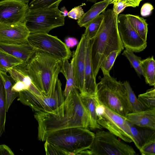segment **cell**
Returning a JSON list of instances; mask_svg holds the SVG:
<instances>
[{"label": "cell", "instance_id": "obj_1", "mask_svg": "<svg viewBox=\"0 0 155 155\" xmlns=\"http://www.w3.org/2000/svg\"><path fill=\"white\" fill-rule=\"evenodd\" d=\"M34 116L38 123V139L42 141L55 131L71 127H89V115L76 88L56 109L49 112H35Z\"/></svg>", "mask_w": 155, "mask_h": 155}, {"label": "cell", "instance_id": "obj_2", "mask_svg": "<svg viewBox=\"0 0 155 155\" xmlns=\"http://www.w3.org/2000/svg\"><path fill=\"white\" fill-rule=\"evenodd\" d=\"M102 13L103 19L98 31L95 37L89 40L92 65L95 78L104 59L112 51H122L124 49L117 28L118 15L111 9L105 10Z\"/></svg>", "mask_w": 155, "mask_h": 155}, {"label": "cell", "instance_id": "obj_3", "mask_svg": "<svg viewBox=\"0 0 155 155\" xmlns=\"http://www.w3.org/2000/svg\"><path fill=\"white\" fill-rule=\"evenodd\" d=\"M62 61L37 50L27 65L28 74L35 87L47 95L55 83Z\"/></svg>", "mask_w": 155, "mask_h": 155}, {"label": "cell", "instance_id": "obj_4", "mask_svg": "<svg viewBox=\"0 0 155 155\" xmlns=\"http://www.w3.org/2000/svg\"><path fill=\"white\" fill-rule=\"evenodd\" d=\"M100 79L96 94L99 103L125 118L130 111L123 83L110 75Z\"/></svg>", "mask_w": 155, "mask_h": 155}, {"label": "cell", "instance_id": "obj_5", "mask_svg": "<svg viewBox=\"0 0 155 155\" xmlns=\"http://www.w3.org/2000/svg\"><path fill=\"white\" fill-rule=\"evenodd\" d=\"M94 135V133L87 128L71 127L49 134L45 141L68 152L70 155H78L90 147Z\"/></svg>", "mask_w": 155, "mask_h": 155}, {"label": "cell", "instance_id": "obj_6", "mask_svg": "<svg viewBox=\"0 0 155 155\" xmlns=\"http://www.w3.org/2000/svg\"><path fill=\"white\" fill-rule=\"evenodd\" d=\"M64 97L61 84L58 78L48 95H37L25 90L19 92L17 100L23 105L28 106L33 111L49 112L61 105Z\"/></svg>", "mask_w": 155, "mask_h": 155}, {"label": "cell", "instance_id": "obj_7", "mask_svg": "<svg viewBox=\"0 0 155 155\" xmlns=\"http://www.w3.org/2000/svg\"><path fill=\"white\" fill-rule=\"evenodd\" d=\"M65 17L58 7L29 10L25 20L30 33H46L63 26Z\"/></svg>", "mask_w": 155, "mask_h": 155}, {"label": "cell", "instance_id": "obj_8", "mask_svg": "<svg viewBox=\"0 0 155 155\" xmlns=\"http://www.w3.org/2000/svg\"><path fill=\"white\" fill-rule=\"evenodd\" d=\"M108 131L99 130L95 133L93 142L84 151L88 155H136L132 147L119 140Z\"/></svg>", "mask_w": 155, "mask_h": 155}, {"label": "cell", "instance_id": "obj_9", "mask_svg": "<svg viewBox=\"0 0 155 155\" xmlns=\"http://www.w3.org/2000/svg\"><path fill=\"white\" fill-rule=\"evenodd\" d=\"M97 123L102 128L125 142H134L130 127L125 118L100 104L97 108Z\"/></svg>", "mask_w": 155, "mask_h": 155}, {"label": "cell", "instance_id": "obj_10", "mask_svg": "<svg viewBox=\"0 0 155 155\" xmlns=\"http://www.w3.org/2000/svg\"><path fill=\"white\" fill-rule=\"evenodd\" d=\"M27 40L37 50L61 60H68L71 56L70 48L56 36L46 33H30Z\"/></svg>", "mask_w": 155, "mask_h": 155}, {"label": "cell", "instance_id": "obj_11", "mask_svg": "<svg viewBox=\"0 0 155 155\" xmlns=\"http://www.w3.org/2000/svg\"><path fill=\"white\" fill-rule=\"evenodd\" d=\"M117 26L120 38L126 49L139 52L146 48L147 41L142 39L135 30L126 14L118 15Z\"/></svg>", "mask_w": 155, "mask_h": 155}, {"label": "cell", "instance_id": "obj_12", "mask_svg": "<svg viewBox=\"0 0 155 155\" xmlns=\"http://www.w3.org/2000/svg\"><path fill=\"white\" fill-rule=\"evenodd\" d=\"M28 2L25 0L0 1V23L24 22L29 9Z\"/></svg>", "mask_w": 155, "mask_h": 155}, {"label": "cell", "instance_id": "obj_13", "mask_svg": "<svg viewBox=\"0 0 155 155\" xmlns=\"http://www.w3.org/2000/svg\"><path fill=\"white\" fill-rule=\"evenodd\" d=\"M89 39L83 34L73 52V70L76 89L81 94H84L85 58L87 45Z\"/></svg>", "mask_w": 155, "mask_h": 155}, {"label": "cell", "instance_id": "obj_14", "mask_svg": "<svg viewBox=\"0 0 155 155\" xmlns=\"http://www.w3.org/2000/svg\"><path fill=\"white\" fill-rule=\"evenodd\" d=\"M30 33L25 22L9 24L0 23V43L6 44L28 43Z\"/></svg>", "mask_w": 155, "mask_h": 155}, {"label": "cell", "instance_id": "obj_15", "mask_svg": "<svg viewBox=\"0 0 155 155\" xmlns=\"http://www.w3.org/2000/svg\"><path fill=\"white\" fill-rule=\"evenodd\" d=\"M0 50L21 60L27 65L33 57L37 49L28 43L6 44L0 43Z\"/></svg>", "mask_w": 155, "mask_h": 155}, {"label": "cell", "instance_id": "obj_16", "mask_svg": "<svg viewBox=\"0 0 155 155\" xmlns=\"http://www.w3.org/2000/svg\"><path fill=\"white\" fill-rule=\"evenodd\" d=\"M125 119L135 126L155 130V108L129 113Z\"/></svg>", "mask_w": 155, "mask_h": 155}, {"label": "cell", "instance_id": "obj_17", "mask_svg": "<svg viewBox=\"0 0 155 155\" xmlns=\"http://www.w3.org/2000/svg\"><path fill=\"white\" fill-rule=\"evenodd\" d=\"M97 83L93 73L89 46V39L87 45L84 77V90L82 95H96Z\"/></svg>", "mask_w": 155, "mask_h": 155}, {"label": "cell", "instance_id": "obj_18", "mask_svg": "<svg viewBox=\"0 0 155 155\" xmlns=\"http://www.w3.org/2000/svg\"><path fill=\"white\" fill-rule=\"evenodd\" d=\"M81 99L90 118L89 127L92 130L101 129L102 127L97 123V109L100 104L96 95L89 96L80 94Z\"/></svg>", "mask_w": 155, "mask_h": 155}, {"label": "cell", "instance_id": "obj_19", "mask_svg": "<svg viewBox=\"0 0 155 155\" xmlns=\"http://www.w3.org/2000/svg\"><path fill=\"white\" fill-rule=\"evenodd\" d=\"M15 82L21 81L28 87V90L38 95L43 94L35 87L28 76L27 71L26 65L21 64L14 68L8 69L7 71Z\"/></svg>", "mask_w": 155, "mask_h": 155}, {"label": "cell", "instance_id": "obj_20", "mask_svg": "<svg viewBox=\"0 0 155 155\" xmlns=\"http://www.w3.org/2000/svg\"><path fill=\"white\" fill-rule=\"evenodd\" d=\"M110 0H103L95 3L83 16L77 21L81 27L85 28L110 5Z\"/></svg>", "mask_w": 155, "mask_h": 155}, {"label": "cell", "instance_id": "obj_21", "mask_svg": "<svg viewBox=\"0 0 155 155\" xmlns=\"http://www.w3.org/2000/svg\"><path fill=\"white\" fill-rule=\"evenodd\" d=\"M128 123L133 137V142L139 150L146 143L155 139V130L147 128H137L135 126Z\"/></svg>", "mask_w": 155, "mask_h": 155}, {"label": "cell", "instance_id": "obj_22", "mask_svg": "<svg viewBox=\"0 0 155 155\" xmlns=\"http://www.w3.org/2000/svg\"><path fill=\"white\" fill-rule=\"evenodd\" d=\"M73 63L72 58L70 62L68 59L62 61L60 72L62 73L66 81L65 88L63 92L65 99L67 97L71 91L76 88L73 73Z\"/></svg>", "mask_w": 155, "mask_h": 155}, {"label": "cell", "instance_id": "obj_23", "mask_svg": "<svg viewBox=\"0 0 155 155\" xmlns=\"http://www.w3.org/2000/svg\"><path fill=\"white\" fill-rule=\"evenodd\" d=\"M7 72L0 71V76L3 82L6 96V111L7 112L13 101L18 97L19 93L14 91L12 87L15 82Z\"/></svg>", "mask_w": 155, "mask_h": 155}, {"label": "cell", "instance_id": "obj_24", "mask_svg": "<svg viewBox=\"0 0 155 155\" xmlns=\"http://www.w3.org/2000/svg\"><path fill=\"white\" fill-rule=\"evenodd\" d=\"M141 65L146 83L155 86V61L153 56L142 60Z\"/></svg>", "mask_w": 155, "mask_h": 155}, {"label": "cell", "instance_id": "obj_25", "mask_svg": "<svg viewBox=\"0 0 155 155\" xmlns=\"http://www.w3.org/2000/svg\"><path fill=\"white\" fill-rule=\"evenodd\" d=\"M126 15L135 30L142 39L147 41L148 24L146 20L139 16L130 14Z\"/></svg>", "mask_w": 155, "mask_h": 155}, {"label": "cell", "instance_id": "obj_26", "mask_svg": "<svg viewBox=\"0 0 155 155\" xmlns=\"http://www.w3.org/2000/svg\"><path fill=\"white\" fill-rule=\"evenodd\" d=\"M23 61L6 52L0 50V71L7 72V70L19 65Z\"/></svg>", "mask_w": 155, "mask_h": 155}, {"label": "cell", "instance_id": "obj_27", "mask_svg": "<svg viewBox=\"0 0 155 155\" xmlns=\"http://www.w3.org/2000/svg\"><path fill=\"white\" fill-rule=\"evenodd\" d=\"M126 90L127 97L130 113L135 112L144 110L142 106L136 96L129 82L127 81L124 83Z\"/></svg>", "mask_w": 155, "mask_h": 155}, {"label": "cell", "instance_id": "obj_28", "mask_svg": "<svg viewBox=\"0 0 155 155\" xmlns=\"http://www.w3.org/2000/svg\"><path fill=\"white\" fill-rule=\"evenodd\" d=\"M6 105L5 90L3 81L0 76V138L5 131Z\"/></svg>", "mask_w": 155, "mask_h": 155}, {"label": "cell", "instance_id": "obj_29", "mask_svg": "<svg viewBox=\"0 0 155 155\" xmlns=\"http://www.w3.org/2000/svg\"><path fill=\"white\" fill-rule=\"evenodd\" d=\"M137 98L144 110L155 108V86L139 94Z\"/></svg>", "mask_w": 155, "mask_h": 155}, {"label": "cell", "instance_id": "obj_30", "mask_svg": "<svg viewBox=\"0 0 155 155\" xmlns=\"http://www.w3.org/2000/svg\"><path fill=\"white\" fill-rule=\"evenodd\" d=\"M122 55H124L129 61L131 65L139 76L143 75L141 65L142 59L140 57L135 55L132 51L127 49L125 50Z\"/></svg>", "mask_w": 155, "mask_h": 155}, {"label": "cell", "instance_id": "obj_31", "mask_svg": "<svg viewBox=\"0 0 155 155\" xmlns=\"http://www.w3.org/2000/svg\"><path fill=\"white\" fill-rule=\"evenodd\" d=\"M121 52V51L119 50L114 51L111 52L104 59L100 68L104 76L110 75V71L112 68L117 57Z\"/></svg>", "mask_w": 155, "mask_h": 155}, {"label": "cell", "instance_id": "obj_32", "mask_svg": "<svg viewBox=\"0 0 155 155\" xmlns=\"http://www.w3.org/2000/svg\"><path fill=\"white\" fill-rule=\"evenodd\" d=\"M103 17V14L101 13L85 28L84 34L89 40L94 38L97 34Z\"/></svg>", "mask_w": 155, "mask_h": 155}, {"label": "cell", "instance_id": "obj_33", "mask_svg": "<svg viewBox=\"0 0 155 155\" xmlns=\"http://www.w3.org/2000/svg\"><path fill=\"white\" fill-rule=\"evenodd\" d=\"M63 0H33L29 4V9L35 10L58 7Z\"/></svg>", "mask_w": 155, "mask_h": 155}, {"label": "cell", "instance_id": "obj_34", "mask_svg": "<svg viewBox=\"0 0 155 155\" xmlns=\"http://www.w3.org/2000/svg\"><path fill=\"white\" fill-rule=\"evenodd\" d=\"M45 141L44 148L46 155H70V153L68 152L46 140Z\"/></svg>", "mask_w": 155, "mask_h": 155}, {"label": "cell", "instance_id": "obj_35", "mask_svg": "<svg viewBox=\"0 0 155 155\" xmlns=\"http://www.w3.org/2000/svg\"><path fill=\"white\" fill-rule=\"evenodd\" d=\"M143 155H155V139L146 143L139 150Z\"/></svg>", "mask_w": 155, "mask_h": 155}, {"label": "cell", "instance_id": "obj_36", "mask_svg": "<svg viewBox=\"0 0 155 155\" xmlns=\"http://www.w3.org/2000/svg\"><path fill=\"white\" fill-rule=\"evenodd\" d=\"M85 5L84 4L79 6L75 7L68 12L67 16L69 18L75 20L79 19L84 14L82 6Z\"/></svg>", "mask_w": 155, "mask_h": 155}, {"label": "cell", "instance_id": "obj_37", "mask_svg": "<svg viewBox=\"0 0 155 155\" xmlns=\"http://www.w3.org/2000/svg\"><path fill=\"white\" fill-rule=\"evenodd\" d=\"M143 0H110L109 4H114L118 1H121L127 5V7L135 8L139 6L140 2Z\"/></svg>", "mask_w": 155, "mask_h": 155}, {"label": "cell", "instance_id": "obj_38", "mask_svg": "<svg viewBox=\"0 0 155 155\" xmlns=\"http://www.w3.org/2000/svg\"><path fill=\"white\" fill-rule=\"evenodd\" d=\"M153 9V7L151 4L145 3L142 5L141 9V15L143 17L148 16L151 14Z\"/></svg>", "mask_w": 155, "mask_h": 155}, {"label": "cell", "instance_id": "obj_39", "mask_svg": "<svg viewBox=\"0 0 155 155\" xmlns=\"http://www.w3.org/2000/svg\"><path fill=\"white\" fill-rule=\"evenodd\" d=\"M113 11L117 15L123 12L127 6L123 2L118 1L113 4Z\"/></svg>", "mask_w": 155, "mask_h": 155}, {"label": "cell", "instance_id": "obj_40", "mask_svg": "<svg viewBox=\"0 0 155 155\" xmlns=\"http://www.w3.org/2000/svg\"><path fill=\"white\" fill-rule=\"evenodd\" d=\"M11 149L5 144L0 145V155H14Z\"/></svg>", "mask_w": 155, "mask_h": 155}, {"label": "cell", "instance_id": "obj_41", "mask_svg": "<svg viewBox=\"0 0 155 155\" xmlns=\"http://www.w3.org/2000/svg\"><path fill=\"white\" fill-rule=\"evenodd\" d=\"M66 45L69 48H73L78 45V40L74 37H69L66 38L65 40V43Z\"/></svg>", "mask_w": 155, "mask_h": 155}, {"label": "cell", "instance_id": "obj_42", "mask_svg": "<svg viewBox=\"0 0 155 155\" xmlns=\"http://www.w3.org/2000/svg\"><path fill=\"white\" fill-rule=\"evenodd\" d=\"M60 10L62 15L64 17L67 16L68 12L65 6H64L61 7V8Z\"/></svg>", "mask_w": 155, "mask_h": 155}, {"label": "cell", "instance_id": "obj_43", "mask_svg": "<svg viewBox=\"0 0 155 155\" xmlns=\"http://www.w3.org/2000/svg\"><path fill=\"white\" fill-rule=\"evenodd\" d=\"M87 2L95 3L97 0H86Z\"/></svg>", "mask_w": 155, "mask_h": 155}, {"label": "cell", "instance_id": "obj_44", "mask_svg": "<svg viewBox=\"0 0 155 155\" xmlns=\"http://www.w3.org/2000/svg\"><path fill=\"white\" fill-rule=\"evenodd\" d=\"M25 1H27V2H29V1H30V0H25Z\"/></svg>", "mask_w": 155, "mask_h": 155}]
</instances>
